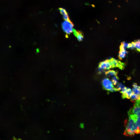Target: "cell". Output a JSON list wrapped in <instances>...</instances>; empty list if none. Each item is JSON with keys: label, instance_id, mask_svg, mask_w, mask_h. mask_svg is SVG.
I'll list each match as a JSON object with an SVG mask.
<instances>
[{"label": "cell", "instance_id": "obj_9", "mask_svg": "<svg viewBox=\"0 0 140 140\" xmlns=\"http://www.w3.org/2000/svg\"><path fill=\"white\" fill-rule=\"evenodd\" d=\"M105 74L107 77H113L114 76L117 75V72L113 70H109L106 72Z\"/></svg>", "mask_w": 140, "mask_h": 140}, {"label": "cell", "instance_id": "obj_18", "mask_svg": "<svg viewBox=\"0 0 140 140\" xmlns=\"http://www.w3.org/2000/svg\"><path fill=\"white\" fill-rule=\"evenodd\" d=\"M139 129H140V127H139Z\"/></svg>", "mask_w": 140, "mask_h": 140}, {"label": "cell", "instance_id": "obj_15", "mask_svg": "<svg viewBox=\"0 0 140 140\" xmlns=\"http://www.w3.org/2000/svg\"><path fill=\"white\" fill-rule=\"evenodd\" d=\"M125 87L123 84L121 83H120L117 84L116 88L117 89L118 91H120L122 90Z\"/></svg>", "mask_w": 140, "mask_h": 140}, {"label": "cell", "instance_id": "obj_2", "mask_svg": "<svg viewBox=\"0 0 140 140\" xmlns=\"http://www.w3.org/2000/svg\"><path fill=\"white\" fill-rule=\"evenodd\" d=\"M102 84L103 88L109 91L114 92L118 91L117 88H115L113 84L108 78L104 79L102 81Z\"/></svg>", "mask_w": 140, "mask_h": 140}, {"label": "cell", "instance_id": "obj_10", "mask_svg": "<svg viewBox=\"0 0 140 140\" xmlns=\"http://www.w3.org/2000/svg\"><path fill=\"white\" fill-rule=\"evenodd\" d=\"M127 51L125 50H120L118 55V57L121 60L124 58L127 54Z\"/></svg>", "mask_w": 140, "mask_h": 140}, {"label": "cell", "instance_id": "obj_12", "mask_svg": "<svg viewBox=\"0 0 140 140\" xmlns=\"http://www.w3.org/2000/svg\"><path fill=\"white\" fill-rule=\"evenodd\" d=\"M132 91L131 89L129 88H127L126 93V98L128 99H130L132 94Z\"/></svg>", "mask_w": 140, "mask_h": 140}, {"label": "cell", "instance_id": "obj_1", "mask_svg": "<svg viewBox=\"0 0 140 140\" xmlns=\"http://www.w3.org/2000/svg\"><path fill=\"white\" fill-rule=\"evenodd\" d=\"M136 121L129 116L128 120L124 121L125 129L123 134L126 136L132 137L135 134H140V129L137 125Z\"/></svg>", "mask_w": 140, "mask_h": 140}, {"label": "cell", "instance_id": "obj_6", "mask_svg": "<svg viewBox=\"0 0 140 140\" xmlns=\"http://www.w3.org/2000/svg\"><path fill=\"white\" fill-rule=\"evenodd\" d=\"M99 68L101 70L109 69L112 68L109 59L100 62L99 65Z\"/></svg>", "mask_w": 140, "mask_h": 140}, {"label": "cell", "instance_id": "obj_13", "mask_svg": "<svg viewBox=\"0 0 140 140\" xmlns=\"http://www.w3.org/2000/svg\"><path fill=\"white\" fill-rule=\"evenodd\" d=\"M119 79L117 75H116L113 77L111 80L114 85H116L118 83V81Z\"/></svg>", "mask_w": 140, "mask_h": 140}, {"label": "cell", "instance_id": "obj_11", "mask_svg": "<svg viewBox=\"0 0 140 140\" xmlns=\"http://www.w3.org/2000/svg\"><path fill=\"white\" fill-rule=\"evenodd\" d=\"M132 43L134 45L137 50L140 52V39L136 40Z\"/></svg>", "mask_w": 140, "mask_h": 140}, {"label": "cell", "instance_id": "obj_8", "mask_svg": "<svg viewBox=\"0 0 140 140\" xmlns=\"http://www.w3.org/2000/svg\"><path fill=\"white\" fill-rule=\"evenodd\" d=\"M132 86L133 92L138 97L139 100H140V85H138L136 83H134L132 85Z\"/></svg>", "mask_w": 140, "mask_h": 140}, {"label": "cell", "instance_id": "obj_3", "mask_svg": "<svg viewBox=\"0 0 140 140\" xmlns=\"http://www.w3.org/2000/svg\"><path fill=\"white\" fill-rule=\"evenodd\" d=\"M128 115L135 114L140 118V100H137L135 102L133 107L128 112Z\"/></svg>", "mask_w": 140, "mask_h": 140}, {"label": "cell", "instance_id": "obj_17", "mask_svg": "<svg viewBox=\"0 0 140 140\" xmlns=\"http://www.w3.org/2000/svg\"><path fill=\"white\" fill-rule=\"evenodd\" d=\"M59 9L60 13L62 15L68 13L65 9L62 8H59Z\"/></svg>", "mask_w": 140, "mask_h": 140}, {"label": "cell", "instance_id": "obj_14", "mask_svg": "<svg viewBox=\"0 0 140 140\" xmlns=\"http://www.w3.org/2000/svg\"><path fill=\"white\" fill-rule=\"evenodd\" d=\"M137 100H139L138 97L132 92V94L131 97V101L132 102H135Z\"/></svg>", "mask_w": 140, "mask_h": 140}, {"label": "cell", "instance_id": "obj_7", "mask_svg": "<svg viewBox=\"0 0 140 140\" xmlns=\"http://www.w3.org/2000/svg\"><path fill=\"white\" fill-rule=\"evenodd\" d=\"M73 32L74 34L77 37L79 41H80L82 40L83 38V35L82 32L79 30L76 31L73 28Z\"/></svg>", "mask_w": 140, "mask_h": 140}, {"label": "cell", "instance_id": "obj_4", "mask_svg": "<svg viewBox=\"0 0 140 140\" xmlns=\"http://www.w3.org/2000/svg\"><path fill=\"white\" fill-rule=\"evenodd\" d=\"M62 28L67 34H70L73 32L74 24L72 22L65 20L61 24Z\"/></svg>", "mask_w": 140, "mask_h": 140}, {"label": "cell", "instance_id": "obj_5", "mask_svg": "<svg viewBox=\"0 0 140 140\" xmlns=\"http://www.w3.org/2000/svg\"><path fill=\"white\" fill-rule=\"evenodd\" d=\"M111 66L112 68L118 67L120 69L123 70L125 67V64L120 61L114 58H112L109 59Z\"/></svg>", "mask_w": 140, "mask_h": 140}, {"label": "cell", "instance_id": "obj_16", "mask_svg": "<svg viewBox=\"0 0 140 140\" xmlns=\"http://www.w3.org/2000/svg\"><path fill=\"white\" fill-rule=\"evenodd\" d=\"M62 16L64 20L70 22H72L69 18L68 13L64 14L62 15Z\"/></svg>", "mask_w": 140, "mask_h": 140}]
</instances>
